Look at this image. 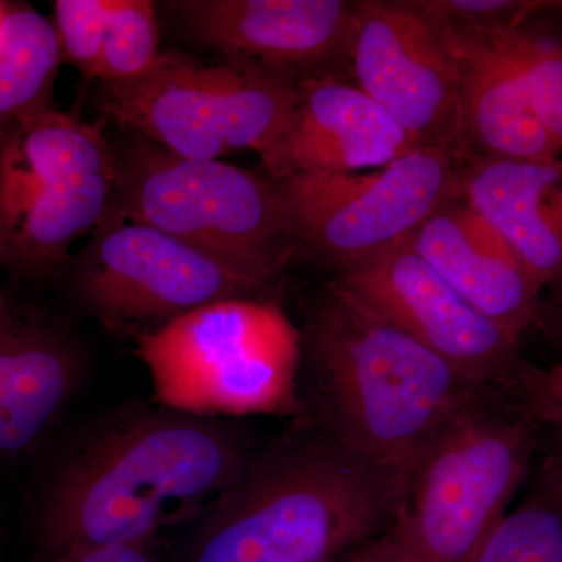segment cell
Returning <instances> with one entry per match:
<instances>
[{
  "mask_svg": "<svg viewBox=\"0 0 562 562\" xmlns=\"http://www.w3.org/2000/svg\"><path fill=\"white\" fill-rule=\"evenodd\" d=\"M406 483L316 425L247 461L191 562H341L390 530Z\"/></svg>",
  "mask_w": 562,
  "mask_h": 562,
  "instance_id": "1",
  "label": "cell"
},
{
  "mask_svg": "<svg viewBox=\"0 0 562 562\" xmlns=\"http://www.w3.org/2000/svg\"><path fill=\"white\" fill-rule=\"evenodd\" d=\"M249 460L231 435L190 414L116 422L52 480L40 508L41 541L52 554L143 546L216 502Z\"/></svg>",
  "mask_w": 562,
  "mask_h": 562,
  "instance_id": "2",
  "label": "cell"
},
{
  "mask_svg": "<svg viewBox=\"0 0 562 562\" xmlns=\"http://www.w3.org/2000/svg\"><path fill=\"white\" fill-rule=\"evenodd\" d=\"M308 339L317 425L406 480L458 414L503 392L473 382L338 280L314 303Z\"/></svg>",
  "mask_w": 562,
  "mask_h": 562,
  "instance_id": "3",
  "label": "cell"
},
{
  "mask_svg": "<svg viewBox=\"0 0 562 562\" xmlns=\"http://www.w3.org/2000/svg\"><path fill=\"white\" fill-rule=\"evenodd\" d=\"M111 213L176 236L268 286L297 247L269 173L179 157L143 136L116 150Z\"/></svg>",
  "mask_w": 562,
  "mask_h": 562,
  "instance_id": "4",
  "label": "cell"
},
{
  "mask_svg": "<svg viewBox=\"0 0 562 562\" xmlns=\"http://www.w3.org/2000/svg\"><path fill=\"white\" fill-rule=\"evenodd\" d=\"M541 442V425L512 395H484L414 465L392 530L424 562H472L508 513Z\"/></svg>",
  "mask_w": 562,
  "mask_h": 562,
  "instance_id": "5",
  "label": "cell"
},
{
  "mask_svg": "<svg viewBox=\"0 0 562 562\" xmlns=\"http://www.w3.org/2000/svg\"><path fill=\"white\" fill-rule=\"evenodd\" d=\"M162 405L181 414H295L301 335L279 305L211 303L140 335Z\"/></svg>",
  "mask_w": 562,
  "mask_h": 562,
  "instance_id": "6",
  "label": "cell"
},
{
  "mask_svg": "<svg viewBox=\"0 0 562 562\" xmlns=\"http://www.w3.org/2000/svg\"><path fill=\"white\" fill-rule=\"evenodd\" d=\"M116 194V150L103 122L47 111L0 135V269L50 276L95 231Z\"/></svg>",
  "mask_w": 562,
  "mask_h": 562,
  "instance_id": "7",
  "label": "cell"
},
{
  "mask_svg": "<svg viewBox=\"0 0 562 562\" xmlns=\"http://www.w3.org/2000/svg\"><path fill=\"white\" fill-rule=\"evenodd\" d=\"M299 77L257 63L203 66L165 52L128 80L101 81L99 106L117 124L192 160L265 154L290 113Z\"/></svg>",
  "mask_w": 562,
  "mask_h": 562,
  "instance_id": "8",
  "label": "cell"
},
{
  "mask_svg": "<svg viewBox=\"0 0 562 562\" xmlns=\"http://www.w3.org/2000/svg\"><path fill=\"white\" fill-rule=\"evenodd\" d=\"M464 151L424 146L362 172H295L279 183L295 243L339 271L405 243L461 195Z\"/></svg>",
  "mask_w": 562,
  "mask_h": 562,
  "instance_id": "9",
  "label": "cell"
},
{
  "mask_svg": "<svg viewBox=\"0 0 562 562\" xmlns=\"http://www.w3.org/2000/svg\"><path fill=\"white\" fill-rule=\"evenodd\" d=\"M79 272L81 297L110 324H168L211 303L254 299L268 284L176 236L110 213Z\"/></svg>",
  "mask_w": 562,
  "mask_h": 562,
  "instance_id": "10",
  "label": "cell"
},
{
  "mask_svg": "<svg viewBox=\"0 0 562 562\" xmlns=\"http://www.w3.org/2000/svg\"><path fill=\"white\" fill-rule=\"evenodd\" d=\"M351 72L422 146L464 151L460 63L446 22L420 0L358 2Z\"/></svg>",
  "mask_w": 562,
  "mask_h": 562,
  "instance_id": "11",
  "label": "cell"
},
{
  "mask_svg": "<svg viewBox=\"0 0 562 562\" xmlns=\"http://www.w3.org/2000/svg\"><path fill=\"white\" fill-rule=\"evenodd\" d=\"M338 281L473 382L512 392L525 362L520 339L465 301L408 244L342 269Z\"/></svg>",
  "mask_w": 562,
  "mask_h": 562,
  "instance_id": "12",
  "label": "cell"
},
{
  "mask_svg": "<svg viewBox=\"0 0 562 562\" xmlns=\"http://www.w3.org/2000/svg\"><path fill=\"white\" fill-rule=\"evenodd\" d=\"M195 40L231 60L303 77L350 66L358 2L346 0H176L166 3Z\"/></svg>",
  "mask_w": 562,
  "mask_h": 562,
  "instance_id": "13",
  "label": "cell"
},
{
  "mask_svg": "<svg viewBox=\"0 0 562 562\" xmlns=\"http://www.w3.org/2000/svg\"><path fill=\"white\" fill-rule=\"evenodd\" d=\"M422 144L358 85L342 77H303L290 113L261 155L272 179L295 172L382 168Z\"/></svg>",
  "mask_w": 562,
  "mask_h": 562,
  "instance_id": "14",
  "label": "cell"
},
{
  "mask_svg": "<svg viewBox=\"0 0 562 562\" xmlns=\"http://www.w3.org/2000/svg\"><path fill=\"white\" fill-rule=\"evenodd\" d=\"M405 243L506 331L520 339L539 324L541 284L462 195L442 203Z\"/></svg>",
  "mask_w": 562,
  "mask_h": 562,
  "instance_id": "15",
  "label": "cell"
},
{
  "mask_svg": "<svg viewBox=\"0 0 562 562\" xmlns=\"http://www.w3.org/2000/svg\"><path fill=\"white\" fill-rule=\"evenodd\" d=\"M443 22L460 63L464 150L472 146L482 157L503 160L560 158L562 151L536 116L501 31H479Z\"/></svg>",
  "mask_w": 562,
  "mask_h": 562,
  "instance_id": "16",
  "label": "cell"
},
{
  "mask_svg": "<svg viewBox=\"0 0 562 562\" xmlns=\"http://www.w3.org/2000/svg\"><path fill=\"white\" fill-rule=\"evenodd\" d=\"M461 195L516 250L542 290H562L561 157H471L462 168Z\"/></svg>",
  "mask_w": 562,
  "mask_h": 562,
  "instance_id": "17",
  "label": "cell"
},
{
  "mask_svg": "<svg viewBox=\"0 0 562 562\" xmlns=\"http://www.w3.org/2000/svg\"><path fill=\"white\" fill-rule=\"evenodd\" d=\"M79 380L72 346L25 319L0 335V457L24 452L65 408Z\"/></svg>",
  "mask_w": 562,
  "mask_h": 562,
  "instance_id": "18",
  "label": "cell"
},
{
  "mask_svg": "<svg viewBox=\"0 0 562 562\" xmlns=\"http://www.w3.org/2000/svg\"><path fill=\"white\" fill-rule=\"evenodd\" d=\"M61 63L54 22L29 3L7 2L0 29V135L57 110L54 87Z\"/></svg>",
  "mask_w": 562,
  "mask_h": 562,
  "instance_id": "19",
  "label": "cell"
},
{
  "mask_svg": "<svg viewBox=\"0 0 562 562\" xmlns=\"http://www.w3.org/2000/svg\"><path fill=\"white\" fill-rule=\"evenodd\" d=\"M472 562H562V471L552 454Z\"/></svg>",
  "mask_w": 562,
  "mask_h": 562,
  "instance_id": "20",
  "label": "cell"
},
{
  "mask_svg": "<svg viewBox=\"0 0 562 562\" xmlns=\"http://www.w3.org/2000/svg\"><path fill=\"white\" fill-rule=\"evenodd\" d=\"M158 25L149 0H111L99 81L128 80L157 61Z\"/></svg>",
  "mask_w": 562,
  "mask_h": 562,
  "instance_id": "21",
  "label": "cell"
},
{
  "mask_svg": "<svg viewBox=\"0 0 562 562\" xmlns=\"http://www.w3.org/2000/svg\"><path fill=\"white\" fill-rule=\"evenodd\" d=\"M512 52L536 116L562 151V46L519 29H498Z\"/></svg>",
  "mask_w": 562,
  "mask_h": 562,
  "instance_id": "22",
  "label": "cell"
},
{
  "mask_svg": "<svg viewBox=\"0 0 562 562\" xmlns=\"http://www.w3.org/2000/svg\"><path fill=\"white\" fill-rule=\"evenodd\" d=\"M111 0H57L54 25L63 61L80 70L87 80H98L103 44L109 31Z\"/></svg>",
  "mask_w": 562,
  "mask_h": 562,
  "instance_id": "23",
  "label": "cell"
},
{
  "mask_svg": "<svg viewBox=\"0 0 562 562\" xmlns=\"http://www.w3.org/2000/svg\"><path fill=\"white\" fill-rule=\"evenodd\" d=\"M425 9L458 27L498 31L522 27L525 20L542 10H562V2L519 0H420Z\"/></svg>",
  "mask_w": 562,
  "mask_h": 562,
  "instance_id": "24",
  "label": "cell"
},
{
  "mask_svg": "<svg viewBox=\"0 0 562 562\" xmlns=\"http://www.w3.org/2000/svg\"><path fill=\"white\" fill-rule=\"evenodd\" d=\"M509 395L541 427L562 424V360L549 368L525 361Z\"/></svg>",
  "mask_w": 562,
  "mask_h": 562,
  "instance_id": "25",
  "label": "cell"
},
{
  "mask_svg": "<svg viewBox=\"0 0 562 562\" xmlns=\"http://www.w3.org/2000/svg\"><path fill=\"white\" fill-rule=\"evenodd\" d=\"M341 562H424L398 538L397 532L384 531L347 554Z\"/></svg>",
  "mask_w": 562,
  "mask_h": 562,
  "instance_id": "26",
  "label": "cell"
},
{
  "mask_svg": "<svg viewBox=\"0 0 562 562\" xmlns=\"http://www.w3.org/2000/svg\"><path fill=\"white\" fill-rule=\"evenodd\" d=\"M54 562H155L143 546L98 547L72 549L54 554Z\"/></svg>",
  "mask_w": 562,
  "mask_h": 562,
  "instance_id": "27",
  "label": "cell"
},
{
  "mask_svg": "<svg viewBox=\"0 0 562 562\" xmlns=\"http://www.w3.org/2000/svg\"><path fill=\"white\" fill-rule=\"evenodd\" d=\"M25 317L0 284V335L20 327Z\"/></svg>",
  "mask_w": 562,
  "mask_h": 562,
  "instance_id": "28",
  "label": "cell"
},
{
  "mask_svg": "<svg viewBox=\"0 0 562 562\" xmlns=\"http://www.w3.org/2000/svg\"><path fill=\"white\" fill-rule=\"evenodd\" d=\"M542 442L546 443V452L552 454L562 471V424L542 427Z\"/></svg>",
  "mask_w": 562,
  "mask_h": 562,
  "instance_id": "29",
  "label": "cell"
},
{
  "mask_svg": "<svg viewBox=\"0 0 562 562\" xmlns=\"http://www.w3.org/2000/svg\"><path fill=\"white\" fill-rule=\"evenodd\" d=\"M553 302L547 312H541L539 322L546 321L550 325L557 338L562 342V290L553 292Z\"/></svg>",
  "mask_w": 562,
  "mask_h": 562,
  "instance_id": "30",
  "label": "cell"
},
{
  "mask_svg": "<svg viewBox=\"0 0 562 562\" xmlns=\"http://www.w3.org/2000/svg\"><path fill=\"white\" fill-rule=\"evenodd\" d=\"M7 2H0V29H2L3 16H5Z\"/></svg>",
  "mask_w": 562,
  "mask_h": 562,
  "instance_id": "31",
  "label": "cell"
}]
</instances>
